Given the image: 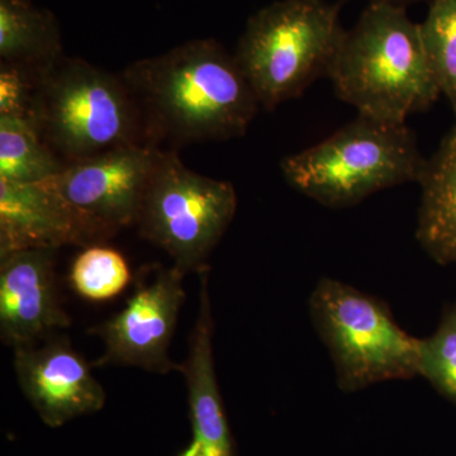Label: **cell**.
I'll list each match as a JSON object with an SVG mask.
<instances>
[{
	"mask_svg": "<svg viewBox=\"0 0 456 456\" xmlns=\"http://www.w3.org/2000/svg\"><path fill=\"white\" fill-rule=\"evenodd\" d=\"M56 335V334H55ZM14 349V370L23 395L49 428L99 412L107 395L92 367L65 336Z\"/></svg>",
	"mask_w": 456,
	"mask_h": 456,
	"instance_id": "obj_10",
	"label": "cell"
},
{
	"mask_svg": "<svg viewBox=\"0 0 456 456\" xmlns=\"http://www.w3.org/2000/svg\"><path fill=\"white\" fill-rule=\"evenodd\" d=\"M345 32L326 0H278L248 18L235 59L259 106L274 110L327 77Z\"/></svg>",
	"mask_w": 456,
	"mask_h": 456,
	"instance_id": "obj_5",
	"label": "cell"
},
{
	"mask_svg": "<svg viewBox=\"0 0 456 456\" xmlns=\"http://www.w3.org/2000/svg\"><path fill=\"white\" fill-rule=\"evenodd\" d=\"M123 80L139 107L146 141L174 145L244 136L259 102L244 73L213 38L139 60Z\"/></svg>",
	"mask_w": 456,
	"mask_h": 456,
	"instance_id": "obj_1",
	"label": "cell"
},
{
	"mask_svg": "<svg viewBox=\"0 0 456 456\" xmlns=\"http://www.w3.org/2000/svg\"><path fill=\"white\" fill-rule=\"evenodd\" d=\"M64 167L35 123L0 116V179L40 183L56 175Z\"/></svg>",
	"mask_w": 456,
	"mask_h": 456,
	"instance_id": "obj_16",
	"label": "cell"
},
{
	"mask_svg": "<svg viewBox=\"0 0 456 456\" xmlns=\"http://www.w3.org/2000/svg\"><path fill=\"white\" fill-rule=\"evenodd\" d=\"M428 164L406 123L358 114L331 136L281 161L285 182L329 208L355 206L371 194L419 183Z\"/></svg>",
	"mask_w": 456,
	"mask_h": 456,
	"instance_id": "obj_3",
	"label": "cell"
},
{
	"mask_svg": "<svg viewBox=\"0 0 456 456\" xmlns=\"http://www.w3.org/2000/svg\"><path fill=\"white\" fill-rule=\"evenodd\" d=\"M35 123L65 165L147 143L141 140L142 117L122 75L75 57L62 55L36 69Z\"/></svg>",
	"mask_w": 456,
	"mask_h": 456,
	"instance_id": "obj_4",
	"label": "cell"
},
{
	"mask_svg": "<svg viewBox=\"0 0 456 456\" xmlns=\"http://www.w3.org/2000/svg\"><path fill=\"white\" fill-rule=\"evenodd\" d=\"M200 305L196 322L188 340V354L179 362L188 391L191 444L178 456H237L224 399H222L215 356H213V321L209 266L200 273Z\"/></svg>",
	"mask_w": 456,
	"mask_h": 456,
	"instance_id": "obj_13",
	"label": "cell"
},
{
	"mask_svg": "<svg viewBox=\"0 0 456 456\" xmlns=\"http://www.w3.org/2000/svg\"><path fill=\"white\" fill-rule=\"evenodd\" d=\"M56 253L27 248L0 256V336L13 349L70 326L57 294Z\"/></svg>",
	"mask_w": 456,
	"mask_h": 456,
	"instance_id": "obj_11",
	"label": "cell"
},
{
	"mask_svg": "<svg viewBox=\"0 0 456 456\" xmlns=\"http://www.w3.org/2000/svg\"><path fill=\"white\" fill-rule=\"evenodd\" d=\"M70 285L74 292L92 302L119 296L131 283V270L119 251L103 245H90L71 264Z\"/></svg>",
	"mask_w": 456,
	"mask_h": 456,
	"instance_id": "obj_18",
	"label": "cell"
},
{
	"mask_svg": "<svg viewBox=\"0 0 456 456\" xmlns=\"http://www.w3.org/2000/svg\"><path fill=\"white\" fill-rule=\"evenodd\" d=\"M419 377L456 404V302L445 308L436 331L419 338Z\"/></svg>",
	"mask_w": 456,
	"mask_h": 456,
	"instance_id": "obj_19",
	"label": "cell"
},
{
	"mask_svg": "<svg viewBox=\"0 0 456 456\" xmlns=\"http://www.w3.org/2000/svg\"><path fill=\"white\" fill-rule=\"evenodd\" d=\"M184 277L173 265L159 269L137 285L118 314L90 330L104 344L95 367H134L161 375L179 371L169 349L185 301Z\"/></svg>",
	"mask_w": 456,
	"mask_h": 456,
	"instance_id": "obj_8",
	"label": "cell"
},
{
	"mask_svg": "<svg viewBox=\"0 0 456 456\" xmlns=\"http://www.w3.org/2000/svg\"><path fill=\"white\" fill-rule=\"evenodd\" d=\"M327 77L358 114L406 123L434 106L441 93L426 59L419 23L406 7L370 2L345 32Z\"/></svg>",
	"mask_w": 456,
	"mask_h": 456,
	"instance_id": "obj_2",
	"label": "cell"
},
{
	"mask_svg": "<svg viewBox=\"0 0 456 456\" xmlns=\"http://www.w3.org/2000/svg\"><path fill=\"white\" fill-rule=\"evenodd\" d=\"M237 211L230 182L188 169L174 151L159 152L136 224L141 236L163 248L180 273H200Z\"/></svg>",
	"mask_w": 456,
	"mask_h": 456,
	"instance_id": "obj_7",
	"label": "cell"
},
{
	"mask_svg": "<svg viewBox=\"0 0 456 456\" xmlns=\"http://www.w3.org/2000/svg\"><path fill=\"white\" fill-rule=\"evenodd\" d=\"M62 56L56 17L31 0H0V62L40 69Z\"/></svg>",
	"mask_w": 456,
	"mask_h": 456,
	"instance_id": "obj_15",
	"label": "cell"
},
{
	"mask_svg": "<svg viewBox=\"0 0 456 456\" xmlns=\"http://www.w3.org/2000/svg\"><path fill=\"white\" fill-rule=\"evenodd\" d=\"M419 185L417 241L436 263L456 265V121L428 159Z\"/></svg>",
	"mask_w": 456,
	"mask_h": 456,
	"instance_id": "obj_14",
	"label": "cell"
},
{
	"mask_svg": "<svg viewBox=\"0 0 456 456\" xmlns=\"http://www.w3.org/2000/svg\"><path fill=\"white\" fill-rule=\"evenodd\" d=\"M370 2H388L393 3V4L403 5V7H406L408 3L416 2V0H370Z\"/></svg>",
	"mask_w": 456,
	"mask_h": 456,
	"instance_id": "obj_21",
	"label": "cell"
},
{
	"mask_svg": "<svg viewBox=\"0 0 456 456\" xmlns=\"http://www.w3.org/2000/svg\"><path fill=\"white\" fill-rule=\"evenodd\" d=\"M35 97L36 69L0 62V116L35 123Z\"/></svg>",
	"mask_w": 456,
	"mask_h": 456,
	"instance_id": "obj_20",
	"label": "cell"
},
{
	"mask_svg": "<svg viewBox=\"0 0 456 456\" xmlns=\"http://www.w3.org/2000/svg\"><path fill=\"white\" fill-rule=\"evenodd\" d=\"M419 28L432 75L456 118V0H432Z\"/></svg>",
	"mask_w": 456,
	"mask_h": 456,
	"instance_id": "obj_17",
	"label": "cell"
},
{
	"mask_svg": "<svg viewBox=\"0 0 456 456\" xmlns=\"http://www.w3.org/2000/svg\"><path fill=\"white\" fill-rule=\"evenodd\" d=\"M159 152L150 143L117 147L66 164L44 182L110 237L136 224Z\"/></svg>",
	"mask_w": 456,
	"mask_h": 456,
	"instance_id": "obj_9",
	"label": "cell"
},
{
	"mask_svg": "<svg viewBox=\"0 0 456 456\" xmlns=\"http://www.w3.org/2000/svg\"><path fill=\"white\" fill-rule=\"evenodd\" d=\"M108 239L47 183L0 179V256L27 248H86Z\"/></svg>",
	"mask_w": 456,
	"mask_h": 456,
	"instance_id": "obj_12",
	"label": "cell"
},
{
	"mask_svg": "<svg viewBox=\"0 0 456 456\" xmlns=\"http://www.w3.org/2000/svg\"><path fill=\"white\" fill-rule=\"evenodd\" d=\"M308 307L341 391L419 377V338L398 325L387 303L344 281L322 278Z\"/></svg>",
	"mask_w": 456,
	"mask_h": 456,
	"instance_id": "obj_6",
	"label": "cell"
}]
</instances>
